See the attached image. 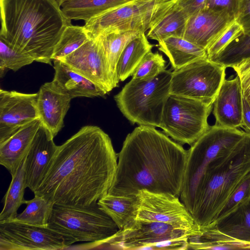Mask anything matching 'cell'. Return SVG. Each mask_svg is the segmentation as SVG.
I'll return each instance as SVG.
<instances>
[{"label": "cell", "mask_w": 250, "mask_h": 250, "mask_svg": "<svg viewBox=\"0 0 250 250\" xmlns=\"http://www.w3.org/2000/svg\"><path fill=\"white\" fill-rule=\"evenodd\" d=\"M163 3L156 0H131L85 22L90 39L106 30L146 33Z\"/></svg>", "instance_id": "10"}, {"label": "cell", "mask_w": 250, "mask_h": 250, "mask_svg": "<svg viewBox=\"0 0 250 250\" xmlns=\"http://www.w3.org/2000/svg\"><path fill=\"white\" fill-rule=\"evenodd\" d=\"M244 32L250 31V0H238V7L235 19Z\"/></svg>", "instance_id": "39"}, {"label": "cell", "mask_w": 250, "mask_h": 250, "mask_svg": "<svg viewBox=\"0 0 250 250\" xmlns=\"http://www.w3.org/2000/svg\"><path fill=\"white\" fill-rule=\"evenodd\" d=\"M131 0H67L62 5V12L70 20L86 22Z\"/></svg>", "instance_id": "27"}, {"label": "cell", "mask_w": 250, "mask_h": 250, "mask_svg": "<svg viewBox=\"0 0 250 250\" xmlns=\"http://www.w3.org/2000/svg\"><path fill=\"white\" fill-rule=\"evenodd\" d=\"M176 5L189 17L206 7L207 0H174Z\"/></svg>", "instance_id": "40"}, {"label": "cell", "mask_w": 250, "mask_h": 250, "mask_svg": "<svg viewBox=\"0 0 250 250\" xmlns=\"http://www.w3.org/2000/svg\"><path fill=\"white\" fill-rule=\"evenodd\" d=\"M188 150L154 126L139 125L126 137L108 190L114 195H137L142 189L180 197Z\"/></svg>", "instance_id": "2"}, {"label": "cell", "mask_w": 250, "mask_h": 250, "mask_svg": "<svg viewBox=\"0 0 250 250\" xmlns=\"http://www.w3.org/2000/svg\"><path fill=\"white\" fill-rule=\"evenodd\" d=\"M139 199L136 220L165 223L173 227L201 233L200 226L179 197L168 193L154 192L142 189Z\"/></svg>", "instance_id": "11"}, {"label": "cell", "mask_w": 250, "mask_h": 250, "mask_svg": "<svg viewBox=\"0 0 250 250\" xmlns=\"http://www.w3.org/2000/svg\"><path fill=\"white\" fill-rule=\"evenodd\" d=\"M201 228L220 235L225 241L250 245V200L217 222Z\"/></svg>", "instance_id": "22"}, {"label": "cell", "mask_w": 250, "mask_h": 250, "mask_svg": "<svg viewBox=\"0 0 250 250\" xmlns=\"http://www.w3.org/2000/svg\"><path fill=\"white\" fill-rule=\"evenodd\" d=\"M235 19L206 7L188 17L182 37L206 50Z\"/></svg>", "instance_id": "17"}, {"label": "cell", "mask_w": 250, "mask_h": 250, "mask_svg": "<svg viewBox=\"0 0 250 250\" xmlns=\"http://www.w3.org/2000/svg\"><path fill=\"white\" fill-rule=\"evenodd\" d=\"M140 33L135 31L109 29L103 31L97 37L103 46L112 76L117 85L119 82L116 75L118 60L128 43Z\"/></svg>", "instance_id": "28"}, {"label": "cell", "mask_w": 250, "mask_h": 250, "mask_svg": "<svg viewBox=\"0 0 250 250\" xmlns=\"http://www.w3.org/2000/svg\"><path fill=\"white\" fill-rule=\"evenodd\" d=\"M34 59L28 54L9 44L0 37V73L1 77L6 69L16 71L32 63Z\"/></svg>", "instance_id": "33"}, {"label": "cell", "mask_w": 250, "mask_h": 250, "mask_svg": "<svg viewBox=\"0 0 250 250\" xmlns=\"http://www.w3.org/2000/svg\"><path fill=\"white\" fill-rule=\"evenodd\" d=\"M194 235L193 232L165 223L134 219L102 245L116 249L146 250L158 242L189 238Z\"/></svg>", "instance_id": "13"}, {"label": "cell", "mask_w": 250, "mask_h": 250, "mask_svg": "<svg viewBox=\"0 0 250 250\" xmlns=\"http://www.w3.org/2000/svg\"><path fill=\"white\" fill-rule=\"evenodd\" d=\"M242 126L250 131V106L243 97Z\"/></svg>", "instance_id": "41"}, {"label": "cell", "mask_w": 250, "mask_h": 250, "mask_svg": "<svg viewBox=\"0 0 250 250\" xmlns=\"http://www.w3.org/2000/svg\"><path fill=\"white\" fill-rule=\"evenodd\" d=\"M212 108L199 101L170 94L160 127L179 144L191 146L209 127L208 118Z\"/></svg>", "instance_id": "8"}, {"label": "cell", "mask_w": 250, "mask_h": 250, "mask_svg": "<svg viewBox=\"0 0 250 250\" xmlns=\"http://www.w3.org/2000/svg\"><path fill=\"white\" fill-rule=\"evenodd\" d=\"M53 61L55 70L53 80L72 99L102 97L106 94L94 83L73 70L64 62L58 60Z\"/></svg>", "instance_id": "23"}, {"label": "cell", "mask_w": 250, "mask_h": 250, "mask_svg": "<svg viewBox=\"0 0 250 250\" xmlns=\"http://www.w3.org/2000/svg\"><path fill=\"white\" fill-rule=\"evenodd\" d=\"M188 18L174 0L164 3L151 22L146 36L158 42L170 36L182 37Z\"/></svg>", "instance_id": "21"}, {"label": "cell", "mask_w": 250, "mask_h": 250, "mask_svg": "<svg viewBox=\"0 0 250 250\" xmlns=\"http://www.w3.org/2000/svg\"><path fill=\"white\" fill-rule=\"evenodd\" d=\"M206 7L218 11H225L235 19L238 0H207Z\"/></svg>", "instance_id": "38"}, {"label": "cell", "mask_w": 250, "mask_h": 250, "mask_svg": "<svg viewBox=\"0 0 250 250\" xmlns=\"http://www.w3.org/2000/svg\"><path fill=\"white\" fill-rule=\"evenodd\" d=\"M243 32L242 27L235 20L232 21L206 49L208 58L218 54Z\"/></svg>", "instance_id": "36"}, {"label": "cell", "mask_w": 250, "mask_h": 250, "mask_svg": "<svg viewBox=\"0 0 250 250\" xmlns=\"http://www.w3.org/2000/svg\"><path fill=\"white\" fill-rule=\"evenodd\" d=\"M117 160L108 135L98 126H84L58 146L34 195L54 204L85 207L96 204L108 193Z\"/></svg>", "instance_id": "1"}, {"label": "cell", "mask_w": 250, "mask_h": 250, "mask_svg": "<svg viewBox=\"0 0 250 250\" xmlns=\"http://www.w3.org/2000/svg\"><path fill=\"white\" fill-rule=\"evenodd\" d=\"M76 242L49 227L16 221L0 222V250H58Z\"/></svg>", "instance_id": "12"}, {"label": "cell", "mask_w": 250, "mask_h": 250, "mask_svg": "<svg viewBox=\"0 0 250 250\" xmlns=\"http://www.w3.org/2000/svg\"><path fill=\"white\" fill-rule=\"evenodd\" d=\"M250 171V132L229 155L207 168L196 188L191 213L200 227L212 224L229 197Z\"/></svg>", "instance_id": "4"}, {"label": "cell", "mask_w": 250, "mask_h": 250, "mask_svg": "<svg viewBox=\"0 0 250 250\" xmlns=\"http://www.w3.org/2000/svg\"><path fill=\"white\" fill-rule=\"evenodd\" d=\"M250 200V171L244 176L233 191L220 211L216 220L210 225L223 219L241 206L248 203Z\"/></svg>", "instance_id": "35"}, {"label": "cell", "mask_w": 250, "mask_h": 250, "mask_svg": "<svg viewBox=\"0 0 250 250\" xmlns=\"http://www.w3.org/2000/svg\"><path fill=\"white\" fill-rule=\"evenodd\" d=\"M59 60L92 82L106 94L118 86L98 37L90 39L76 50Z\"/></svg>", "instance_id": "14"}, {"label": "cell", "mask_w": 250, "mask_h": 250, "mask_svg": "<svg viewBox=\"0 0 250 250\" xmlns=\"http://www.w3.org/2000/svg\"><path fill=\"white\" fill-rule=\"evenodd\" d=\"M26 207L18 214L15 221L30 225L47 227L54 204L44 197L35 195L30 200H25Z\"/></svg>", "instance_id": "31"}, {"label": "cell", "mask_w": 250, "mask_h": 250, "mask_svg": "<svg viewBox=\"0 0 250 250\" xmlns=\"http://www.w3.org/2000/svg\"><path fill=\"white\" fill-rule=\"evenodd\" d=\"M26 157L15 174L12 176L9 187L3 198V207L0 214V222L14 221L18 215V209L24 204V194L26 188L25 176Z\"/></svg>", "instance_id": "29"}, {"label": "cell", "mask_w": 250, "mask_h": 250, "mask_svg": "<svg viewBox=\"0 0 250 250\" xmlns=\"http://www.w3.org/2000/svg\"><path fill=\"white\" fill-rule=\"evenodd\" d=\"M41 124L40 118L35 119L0 143V164L8 170L11 176L27 155Z\"/></svg>", "instance_id": "20"}, {"label": "cell", "mask_w": 250, "mask_h": 250, "mask_svg": "<svg viewBox=\"0 0 250 250\" xmlns=\"http://www.w3.org/2000/svg\"><path fill=\"white\" fill-rule=\"evenodd\" d=\"M38 94L0 90V143L21 127L40 118Z\"/></svg>", "instance_id": "15"}, {"label": "cell", "mask_w": 250, "mask_h": 250, "mask_svg": "<svg viewBox=\"0 0 250 250\" xmlns=\"http://www.w3.org/2000/svg\"><path fill=\"white\" fill-rule=\"evenodd\" d=\"M0 37L35 61L52 65L54 48L71 24L57 0H0Z\"/></svg>", "instance_id": "3"}, {"label": "cell", "mask_w": 250, "mask_h": 250, "mask_svg": "<svg viewBox=\"0 0 250 250\" xmlns=\"http://www.w3.org/2000/svg\"><path fill=\"white\" fill-rule=\"evenodd\" d=\"M138 202L137 195H114L107 193L98 201V204L121 229L136 219Z\"/></svg>", "instance_id": "25"}, {"label": "cell", "mask_w": 250, "mask_h": 250, "mask_svg": "<svg viewBox=\"0 0 250 250\" xmlns=\"http://www.w3.org/2000/svg\"><path fill=\"white\" fill-rule=\"evenodd\" d=\"M231 68L240 79L243 97L250 106V58L242 61Z\"/></svg>", "instance_id": "37"}, {"label": "cell", "mask_w": 250, "mask_h": 250, "mask_svg": "<svg viewBox=\"0 0 250 250\" xmlns=\"http://www.w3.org/2000/svg\"><path fill=\"white\" fill-rule=\"evenodd\" d=\"M226 67L208 58L172 72L170 94L213 105L225 79Z\"/></svg>", "instance_id": "9"}, {"label": "cell", "mask_w": 250, "mask_h": 250, "mask_svg": "<svg viewBox=\"0 0 250 250\" xmlns=\"http://www.w3.org/2000/svg\"><path fill=\"white\" fill-rule=\"evenodd\" d=\"M53 139L50 132L42 123L25 159L26 186L33 192L45 177L57 152L58 146Z\"/></svg>", "instance_id": "16"}, {"label": "cell", "mask_w": 250, "mask_h": 250, "mask_svg": "<svg viewBox=\"0 0 250 250\" xmlns=\"http://www.w3.org/2000/svg\"><path fill=\"white\" fill-rule=\"evenodd\" d=\"M90 39L84 26L68 25L54 48L52 60H59L70 54Z\"/></svg>", "instance_id": "32"}, {"label": "cell", "mask_w": 250, "mask_h": 250, "mask_svg": "<svg viewBox=\"0 0 250 250\" xmlns=\"http://www.w3.org/2000/svg\"><path fill=\"white\" fill-rule=\"evenodd\" d=\"M158 42L159 50L167 57L173 70L208 58L205 49L183 37L170 36Z\"/></svg>", "instance_id": "24"}, {"label": "cell", "mask_w": 250, "mask_h": 250, "mask_svg": "<svg viewBox=\"0 0 250 250\" xmlns=\"http://www.w3.org/2000/svg\"><path fill=\"white\" fill-rule=\"evenodd\" d=\"M250 58V31L242 32L221 52L208 59L227 67H232Z\"/></svg>", "instance_id": "30"}, {"label": "cell", "mask_w": 250, "mask_h": 250, "mask_svg": "<svg viewBox=\"0 0 250 250\" xmlns=\"http://www.w3.org/2000/svg\"><path fill=\"white\" fill-rule=\"evenodd\" d=\"M166 61L158 52L147 53L136 68L132 79L139 81L151 80L166 69Z\"/></svg>", "instance_id": "34"}, {"label": "cell", "mask_w": 250, "mask_h": 250, "mask_svg": "<svg viewBox=\"0 0 250 250\" xmlns=\"http://www.w3.org/2000/svg\"><path fill=\"white\" fill-rule=\"evenodd\" d=\"M153 46L144 32H141L131 40L122 52L117 64L116 75L119 81H124L132 76L144 57L151 51Z\"/></svg>", "instance_id": "26"}, {"label": "cell", "mask_w": 250, "mask_h": 250, "mask_svg": "<svg viewBox=\"0 0 250 250\" xmlns=\"http://www.w3.org/2000/svg\"><path fill=\"white\" fill-rule=\"evenodd\" d=\"M247 132L215 125L209 126L188 150L181 201L191 213L194 193L209 165L231 154Z\"/></svg>", "instance_id": "5"}, {"label": "cell", "mask_w": 250, "mask_h": 250, "mask_svg": "<svg viewBox=\"0 0 250 250\" xmlns=\"http://www.w3.org/2000/svg\"><path fill=\"white\" fill-rule=\"evenodd\" d=\"M248 249H250V246H249Z\"/></svg>", "instance_id": "44"}, {"label": "cell", "mask_w": 250, "mask_h": 250, "mask_svg": "<svg viewBox=\"0 0 250 250\" xmlns=\"http://www.w3.org/2000/svg\"><path fill=\"white\" fill-rule=\"evenodd\" d=\"M38 94L40 118L54 138L63 126L64 118L72 99L53 80L42 85Z\"/></svg>", "instance_id": "18"}, {"label": "cell", "mask_w": 250, "mask_h": 250, "mask_svg": "<svg viewBox=\"0 0 250 250\" xmlns=\"http://www.w3.org/2000/svg\"><path fill=\"white\" fill-rule=\"evenodd\" d=\"M172 72L165 69L147 81L131 79L114 96L123 115L132 124L160 127L163 110L170 95Z\"/></svg>", "instance_id": "6"}, {"label": "cell", "mask_w": 250, "mask_h": 250, "mask_svg": "<svg viewBox=\"0 0 250 250\" xmlns=\"http://www.w3.org/2000/svg\"><path fill=\"white\" fill-rule=\"evenodd\" d=\"M48 227L76 242L102 245L120 229L98 203L78 207L54 204Z\"/></svg>", "instance_id": "7"}, {"label": "cell", "mask_w": 250, "mask_h": 250, "mask_svg": "<svg viewBox=\"0 0 250 250\" xmlns=\"http://www.w3.org/2000/svg\"><path fill=\"white\" fill-rule=\"evenodd\" d=\"M156 0L159 3H163L169 2V1H172L173 0Z\"/></svg>", "instance_id": "42"}, {"label": "cell", "mask_w": 250, "mask_h": 250, "mask_svg": "<svg viewBox=\"0 0 250 250\" xmlns=\"http://www.w3.org/2000/svg\"><path fill=\"white\" fill-rule=\"evenodd\" d=\"M243 94L238 76L225 79L213 103L216 125L237 128L242 126Z\"/></svg>", "instance_id": "19"}, {"label": "cell", "mask_w": 250, "mask_h": 250, "mask_svg": "<svg viewBox=\"0 0 250 250\" xmlns=\"http://www.w3.org/2000/svg\"><path fill=\"white\" fill-rule=\"evenodd\" d=\"M67 0H57V2H58V3L59 4V5L60 6H61V5L65 1H66Z\"/></svg>", "instance_id": "43"}]
</instances>
